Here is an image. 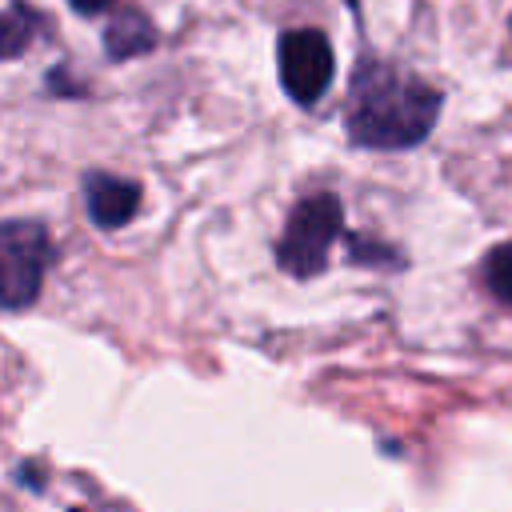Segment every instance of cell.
I'll list each match as a JSON object with an SVG mask.
<instances>
[{"label":"cell","instance_id":"1","mask_svg":"<svg viewBox=\"0 0 512 512\" xmlns=\"http://www.w3.org/2000/svg\"><path fill=\"white\" fill-rule=\"evenodd\" d=\"M440 92L412 72L384 60H364L352 76V96L344 108V128L356 148H412L428 140L440 116Z\"/></svg>","mask_w":512,"mask_h":512},{"label":"cell","instance_id":"2","mask_svg":"<svg viewBox=\"0 0 512 512\" xmlns=\"http://www.w3.org/2000/svg\"><path fill=\"white\" fill-rule=\"evenodd\" d=\"M340 224H344V208H340V200L332 192L304 196L288 212V224L280 232V244H276L280 268L288 276H296V280L316 276L324 268V260H328V248L340 236Z\"/></svg>","mask_w":512,"mask_h":512},{"label":"cell","instance_id":"3","mask_svg":"<svg viewBox=\"0 0 512 512\" xmlns=\"http://www.w3.org/2000/svg\"><path fill=\"white\" fill-rule=\"evenodd\" d=\"M48 268H52L48 228L40 220H0V308L20 312L36 304Z\"/></svg>","mask_w":512,"mask_h":512},{"label":"cell","instance_id":"4","mask_svg":"<svg viewBox=\"0 0 512 512\" xmlns=\"http://www.w3.org/2000/svg\"><path fill=\"white\" fill-rule=\"evenodd\" d=\"M276 64H280V84L296 104H316L332 88L336 56L324 32L316 28H292L276 44Z\"/></svg>","mask_w":512,"mask_h":512},{"label":"cell","instance_id":"5","mask_svg":"<svg viewBox=\"0 0 512 512\" xmlns=\"http://www.w3.org/2000/svg\"><path fill=\"white\" fill-rule=\"evenodd\" d=\"M84 204H88V216L96 228H124L140 212V184L112 176V172H88Z\"/></svg>","mask_w":512,"mask_h":512},{"label":"cell","instance_id":"6","mask_svg":"<svg viewBox=\"0 0 512 512\" xmlns=\"http://www.w3.org/2000/svg\"><path fill=\"white\" fill-rule=\"evenodd\" d=\"M104 48L112 60H128V56H144L148 48H156V28L144 12L136 8H120L104 32Z\"/></svg>","mask_w":512,"mask_h":512},{"label":"cell","instance_id":"7","mask_svg":"<svg viewBox=\"0 0 512 512\" xmlns=\"http://www.w3.org/2000/svg\"><path fill=\"white\" fill-rule=\"evenodd\" d=\"M40 32V16L28 4H12L0 12V60H12L20 52H28V44Z\"/></svg>","mask_w":512,"mask_h":512},{"label":"cell","instance_id":"8","mask_svg":"<svg viewBox=\"0 0 512 512\" xmlns=\"http://www.w3.org/2000/svg\"><path fill=\"white\" fill-rule=\"evenodd\" d=\"M484 280H488V288H492L504 304H512V244L492 248L488 264H484Z\"/></svg>","mask_w":512,"mask_h":512},{"label":"cell","instance_id":"9","mask_svg":"<svg viewBox=\"0 0 512 512\" xmlns=\"http://www.w3.org/2000/svg\"><path fill=\"white\" fill-rule=\"evenodd\" d=\"M116 0H72V8L80 12V16H96V12H104V8H112Z\"/></svg>","mask_w":512,"mask_h":512}]
</instances>
